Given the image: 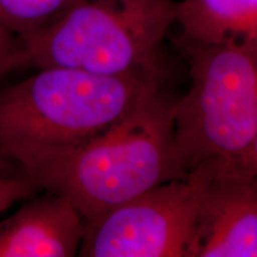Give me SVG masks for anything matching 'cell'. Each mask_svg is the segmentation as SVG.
I'll return each mask as SVG.
<instances>
[{"instance_id":"cell-11","label":"cell","mask_w":257,"mask_h":257,"mask_svg":"<svg viewBox=\"0 0 257 257\" xmlns=\"http://www.w3.org/2000/svg\"><path fill=\"white\" fill-rule=\"evenodd\" d=\"M40 192L36 186L19 175H6L0 172V214L12 205L27 200Z\"/></svg>"},{"instance_id":"cell-13","label":"cell","mask_w":257,"mask_h":257,"mask_svg":"<svg viewBox=\"0 0 257 257\" xmlns=\"http://www.w3.org/2000/svg\"><path fill=\"white\" fill-rule=\"evenodd\" d=\"M252 180H253V182H255V185L257 186V175H255V176H252Z\"/></svg>"},{"instance_id":"cell-9","label":"cell","mask_w":257,"mask_h":257,"mask_svg":"<svg viewBox=\"0 0 257 257\" xmlns=\"http://www.w3.org/2000/svg\"><path fill=\"white\" fill-rule=\"evenodd\" d=\"M80 0H0V19L18 36L49 24Z\"/></svg>"},{"instance_id":"cell-7","label":"cell","mask_w":257,"mask_h":257,"mask_svg":"<svg viewBox=\"0 0 257 257\" xmlns=\"http://www.w3.org/2000/svg\"><path fill=\"white\" fill-rule=\"evenodd\" d=\"M85 220L66 199L46 192L0 219V257L78 256Z\"/></svg>"},{"instance_id":"cell-2","label":"cell","mask_w":257,"mask_h":257,"mask_svg":"<svg viewBox=\"0 0 257 257\" xmlns=\"http://www.w3.org/2000/svg\"><path fill=\"white\" fill-rule=\"evenodd\" d=\"M176 19L173 0H80L49 24L18 36L21 46L6 74L68 68L121 75L159 68Z\"/></svg>"},{"instance_id":"cell-8","label":"cell","mask_w":257,"mask_h":257,"mask_svg":"<svg viewBox=\"0 0 257 257\" xmlns=\"http://www.w3.org/2000/svg\"><path fill=\"white\" fill-rule=\"evenodd\" d=\"M176 23L184 46L257 47V0H182Z\"/></svg>"},{"instance_id":"cell-4","label":"cell","mask_w":257,"mask_h":257,"mask_svg":"<svg viewBox=\"0 0 257 257\" xmlns=\"http://www.w3.org/2000/svg\"><path fill=\"white\" fill-rule=\"evenodd\" d=\"M191 87L175 100V157L181 175L238 155L257 134V47L184 46Z\"/></svg>"},{"instance_id":"cell-3","label":"cell","mask_w":257,"mask_h":257,"mask_svg":"<svg viewBox=\"0 0 257 257\" xmlns=\"http://www.w3.org/2000/svg\"><path fill=\"white\" fill-rule=\"evenodd\" d=\"M162 86V67L121 75L37 69L23 81L0 88V146L82 142Z\"/></svg>"},{"instance_id":"cell-10","label":"cell","mask_w":257,"mask_h":257,"mask_svg":"<svg viewBox=\"0 0 257 257\" xmlns=\"http://www.w3.org/2000/svg\"><path fill=\"white\" fill-rule=\"evenodd\" d=\"M206 172L208 176H243L252 178L257 175V134L242 153L221 162L211 163L199 167Z\"/></svg>"},{"instance_id":"cell-5","label":"cell","mask_w":257,"mask_h":257,"mask_svg":"<svg viewBox=\"0 0 257 257\" xmlns=\"http://www.w3.org/2000/svg\"><path fill=\"white\" fill-rule=\"evenodd\" d=\"M206 180L195 169L86 221L78 256L193 257Z\"/></svg>"},{"instance_id":"cell-6","label":"cell","mask_w":257,"mask_h":257,"mask_svg":"<svg viewBox=\"0 0 257 257\" xmlns=\"http://www.w3.org/2000/svg\"><path fill=\"white\" fill-rule=\"evenodd\" d=\"M193 257H257V186L252 178L207 175Z\"/></svg>"},{"instance_id":"cell-12","label":"cell","mask_w":257,"mask_h":257,"mask_svg":"<svg viewBox=\"0 0 257 257\" xmlns=\"http://www.w3.org/2000/svg\"><path fill=\"white\" fill-rule=\"evenodd\" d=\"M21 46L19 37L0 19V76L5 75L8 64Z\"/></svg>"},{"instance_id":"cell-1","label":"cell","mask_w":257,"mask_h":257,"mask_svg":"<svg viewBox=\"0 0 257 257\" xmlns=\"http://www.w3.org/2000/svg\"><path fill=\"white\" fill-rule=\"evenodd\" d=\"M173 99L163 86L110 127L63 146H0V161L40 191L69 201L91 221L173 179L184 178L175 157Z\"/></svg>"}]
</instances>
